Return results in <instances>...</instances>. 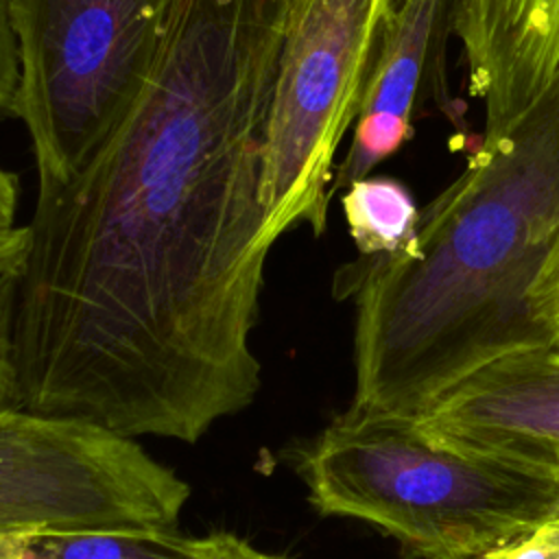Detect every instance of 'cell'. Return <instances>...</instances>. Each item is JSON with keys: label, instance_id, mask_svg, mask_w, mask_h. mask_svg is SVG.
I'll return each mask as SVG.
<instances>
[{"label": "cell", "instance_id": "11", "mask_svg": "<svg viewBox=\"0 0 559 559\" xmlns=\"http://www.w3.org/2000/svg\"><path fill=\"white\" fill-rule=\"evenodd\" d=\"M343 216L360 255H402L419 229L411 190L386 175H367L343 190Z\"/></svg>", "mask_w": 559, "mask_h": 559}, {"label": "cell", "instance_id": "17", "mask_svg": "<svg viewBox=\"0 0 559 559\" xmlns=\"http://www.w3.org/2000/svg\"><path fill=\"white\" fill-rule=\"evenodd\" d=\"M535 308L542 321H546L555 332H559V249L537 288Z\"/></svg>", "mask_w": 559, "mask_h": 559}, {"label": "cell", "instance_id": "8", "mask_svg": "<svg viewBox=\"0 0 559 559\" xmlns=\"http://www.w3.org/2000/svg\"><path fill=\"white\" fill-rule=\"evenodd\" d=\"M456 9L459 0H397L354 122L352 144L334 170L332 194L402 151L430 105L459 120L448 83V41L454 35Z\"/></svg>", "mask_w": 559, "mask_h": 559}, {"label": "cell", "instance_id": "16", "mask_svg": "<svg viewBox=\"0 0 559 559\" xmlns=\"http://www.w3.org/2000/svg\"><path fill=\"white\" fill-rule=\"evenodd\" d=\"M203 552L199 559H290L284 555H271L258 550L247 539L236 537L234 533H212L203 537Z\"/></svg>", "mask_w": 559, "mask_h": 559}, {"label": "cell", "instance_id": "12", "mask_svg": "<svg viewBox=\"0 0 559 559\" xmlns=\"http://www.w3.org/2000/svg\"><path fill=\"white\" fill-rule=\"evenodd\" d=\"M20 183L0 166V275H17L26 255V225H15Z\"/></svg>", "mask_w": 559, "mask_h": 559}, {"label": "cell", "instance_id": "1", "mask_svg": "<svg viewBox=\"0 0 559 559\" xmlns=\"http://www.w3.org/2000/svg\"><path fill=\"white\" fill-rule=\"evenodd\" d=\"M288 0H170L151 76L105 144L37 186L17 277L20 406L199 441L260 391L277 242L262 153Z\"/></svg>", "mask_w": 559, "mask_h": 559}, {"label": "cell", "instance_id": "4", "mask_svg": "<svg viewBox=\"0 0 559 559\" xmlns=\"http://www.w3.org/2000/svg\"><path fill=\"white\" fill-rule=\"evenodd\" d=\"M170 0H13L20 83L11 114L37 186L68 179L122 122L155 66Z\"/></svg>", "mask_w": 559, "mask_h": 559}, {"label": "cell", "instance_id": "20", "mask_svg": "<svg viewBox=\"0 0 559 559\" xmlns=\"http://www.w3.org/2000/svg\"><path fill=\"white\" fill-rule=\"evenodd\" d=\"M555 518H559V511H557V515H555Z\"/></svg>", "mask_w": 559, "mask_h": 559}, {"label": "cell", "instance_id": "13", "mask_svg": "<svg viewBox=\"0 0 559 559\" xmlns=\"http://www.w3.org/2000/svg\"><path fill=\"white\" fill-rule=\"evenodd\" d=\"M17 275H0V408H20L17 369L13 354V314Z\"/></svg>", "mask_w": 559, "mask_h": 559}, {"label": "cell", "instance_id": "2", "mask_svg": "<svg viewBox=\"0 0 559 559\" xmlns=\"http://www.w3.org/2000/svg\"><path fill=\"white\" fill-rule=\"evenodd\" d=\"M557 249L559 83L478 138L406 253L338 269L336 297H356L352 406L413 417L485 362L559 345L535 308Z\"/></svg>", "mask_w": 559, "mask_h": 559}, {"label": "cell", "instance_id": "3", "mask_svg": "<svg viewBox=\"0 0 559 559\" xmlns=\"http://www.w3.org/2000/svg\"><path fill=\"white\" fill-rule=\"evenodd\" d=\"M321 515L369 522L424 559L489 557L559 511V476L463 452L413 417L349 406L293 452Z\"/></svg>", "mask_w": 559, "mask_h": 559}, {"label": "cell", "instance_id": "15", "mask_svg": "<svg viewBox=\"0 0 559 559\" xmlns=\"http://www.w3.org/2000/svg\"><path fill=\"white\" fill-rule=\"evenodd\" d=\"M489 559H559V518H552L515 544L489 555Z\"/></svg>", "mask_w": 559, "mask_h": 559}, {"label": "cell", "instance_id": "14", "mask_svg": "<svg viewBox=\"0 0 559 559\" xmlns=\"http://www.w3.org/2000/svg\"><path fill=\"white\" fill-rule=\"evenodd\" d=\"M17 83L20 57L13 28V0H0V111H11Z\"/></svg>", "mask_w": 559, "mask_h": 559}, {"label": "cell", "instance_id": "10", "mask_svg": "<svg viewBox=\"0 0 559 559\" xmlns=\"http://www.w3.org/2000/svg\"><path fill=\"white\" fill-rule=\"evenodd\" d=\"M203 544L177 526L61 528L33 533L24 559H199Z\"/></svg>", "mask_w": 559, "mask_h": 559}, {"label": "cell", "instance_id": "18", "mask_svg": "<svg viewBox=\"0 0 559 559\" xmlns=\"http://www.w3.org/2000/svg\"><path fill=\"white\" fill-rule=\"evenodd\" d=\"M33 533L28 531H7L0 533V559H24L26 544Z\"/></svg>", "mask_w": 559, "mask_h": 559}, {"label": "cell", "instance_id": "6", "mask_svg": "<svg viewBox=\"0 0 559 559\" xmlns=\"http://www.w3.org/2000/svg\"><path fill=\"white\" fill-rule=\"evenodd\" d=\"M190 487L133 437L0 408V533L177 526Z\"/></svg>", "mask_w": 559, "mask_h": 559}, {"label": "cell", "instance_id": "7", "mask_svg": "<svg viewBox=\"0 0 559 559\" xmlns=\"http://www.w3.org/2000/svg\"><path fill=\"white\" fill-rule=\"evenodd\" d=\"M413 419L445 445L559 476V345L485 362Z\"/></svg>", "mask_w": 559, "mask_h": 559}, {"label": "cell", "instance_id": "19", "mask_svg": "<svg viewBox=\"0 0 559 559\" xmlns=\"http://www.w3.org/2000/svg\"><path fill=\"white\" fill-rule=\"evenodd\" d=\"M424 559V557H421ZM478 559H489V557H478Z\"/></svg>", "mask_w": 559, "mask_h": 559}, {"label": "cell", "instance_id": "5", "mask_svg": "<svg viewBox=\"0 0 559 559\" xmlns=\"http://www.w3.org/2000/svg\"><path fill=\"white\" fill-rule=\"evenodd\" d=\"M397 0H288L262 153L275 238L328 225L334 157L354 127Z\"/></svg>", "mask_w": 559, "mask_h": 559}, {"label": "cell", "instance_id": "9", "mask_svg": "<svg viewBox=\"0 0 559 559\" xmlns=\"http://www.w3.org/2000/svg\"><path fill=\"white\" fill-rule=\"evenodd\" d=\"M465 85L493 138L559 83V0H459Z\"/></svg>", "mask_w": 559, "mask_h": 559}]
</instances>
